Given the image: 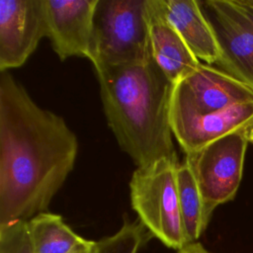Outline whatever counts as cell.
I'll return each instance as SVG.
<instances>
[{"label": "cell", "instance_id": "cell-1", "mask_svg": "<svg viewBox=\"0 0 253 253\" xmlns=\"http://www.w3.org/2000/svg\"><path fill=\"white\" fill-rule=\"evenodd\" d=\"M77 152V137L64 119L40 107L9 71H0V226L46 211Z\"/></svg>", "mask_w": 253, "mask_h": 253}, {"label": "cell", "instance_id": "cell-2", "mask_svg": "<svg viewBox=\"0 0 253 253\" xmlns=\"http://www.w3.org/2000/svg\"><path fill=\"white\" fill-rule=\"evenodd\" d=\"M106 120L120 147L143 167L178 162L170 123L174 83L155 60L95 69Z\"/></svg>", "mask_w": 253, "mask_h": 253}, {"label": "cell", "instance_id": "cell-3", "mask_svg": "<svg viewBox=\"0 0 253 253\" xmlns=\"http://www.w3.org/2000/svg\"><path fill=\"white\" fill-rule=\"evenodd\" d=\"M152 58L148 0H98L89 58L94 68Z\"/></svg>", "mask_w": 253, "mask_h": 253}, {"label": "cell", "instance_id": "cell-4", "mask_svg": "<svg viewBox=\"0 0 253 253\" xmlns=\"http://www.w3.org/2000/svg\"><path fill=\"white\" fill-rule=\"evenodd\" d=\"M178 162L159 159L136 167L129 182L132 210L148 233L170 249L179 251L185 236L177 190Z\"/></svg>", "mask_w": 253, "mask_h": 253}, {"label": "cell", "instance_id": "cell-5", "mask_svg": "<svg viewBox=\"0 0 253 253\" xmlns=\"http://www.w3.org/2000/svg\"><path fill=\"white\" fill-rule=\"evenodd\" d=\"M245 102H253L252 87L201 62L192 73L174 84L170 103L173 134L200 120Z\"/></svg>", "mask_w": 253, "mask_h": 253}, {"label": "cell", "instance_id": "cell-6", "mask_svg": "<svg viewBox=\"0 0 253 253\" xmlns=\"http://www.w3.org/2000/svg\"><path fill=\"white\" fill-rule=\"evenodd\" d=\"M247 144L243 127L185 154L184 162L194 175L210 219L217 206L235 197Z\"/></svg>", "mask_w": 253, "mask_h": 253}, {"label": "cell", "instance_id": "cell-7", "mask_svg": "<svg viewBox=\"0 0 253 253\" xmlns=\"http://www.w3.org/2000/svg\"><path fill=\"white\" fill-rule=\"evenodd\" d=\"M215 35L218 69L253 88V0L201 1Z\"/></svg>", "mask_w": 253, "mask_h": 253}, {"label": "cell", "instance_id": "cell-8", "mask_svg": "<svg viewBox=\"0 0 253 253\" xmlns=\"http://www.w3.org/2000/svg\"><path fill=\"white\" fill-rule=\"evenodd\" d=\"M98 0H42L45 37L60 60L90 58Z\"/></svg>", "mask_w": 253, "mask_h": 253}, {"label": "cell", "instance_id": "cell-9", "mask_svg": "<svg viewBox=\"0 0 253 253\" xmlns=\"http://www.w3.org/2000/svg\"><path fill=\"white\" fill-rule=\"evenodd\" d=\"M43 37L42 0H0V71L22 66Z\"/></svg>", "mask_w": 253, "mask_h": 253}, {"label": "cell", "instance_id": "cell-10", "mask_svg": "<svg viewBox=\"0 0 253 253\" xmlns=\"http://www.w3.org/2000/svg\"><path fill=\"white\" fill-rule=\"evenodd\" d=\"M148 22L153 59L175 84L192 73L201 61L169 22L163 0H148Z\"/></svg>", "mask_w": 253, "mask_h": 253}, {"label": "cell", "instance_id": "cell-11", "mask_svg": "<svg viewBox=\"0 0 253 253\" xmlns=\"http://www.w3.org/2000/svg\"><path fill=\"white\" fill-rule=\"evenodd\" d=\"M166 16L191 52L206 64H216L220 49L201 1L163 0Z\"/></svg>", "mask_w": 253, "mask_h": 253}, {"label": "cell", "instance_id": "cell-12", "mask_svg": "<svg viewBox=\"0 0 253 253\" xmlns=\"http://www.w3.org/2000/svg\"><path fill=\"white\" fill-rule=\"evenodd\" d=\"M34 253H83L96 245L68 226L61 215L43 211L28 220Z\"/></svg>", "mask_w": 253, "mask_h": 253}, {"label": "cell", "instance_id": "cell-13", "mask_svg": "<svg viewBox=\"0 0 253 253\" xmlns=\"http://www.w3.org/2000/svg\"><path fill=\"white\" fill-rule=\"evenodd\" d=\"M176 176L180 213L189 244L199 240L211 219L206 214L202 195L194 175L185 162L178 164Z\"/></svg>", "mask_w": 253, "mask_h": 253}, {"label": "cell", "instance_id": "cell-14", "mask_svg": "<svg viewBox=\"0 0 253 253\" xmlns=\"http://www.w3.org/2000/svg\"><path fill=\"white\" fill-rule=\"evenodd\" d=\"M149 235L138 218L129 220L125 217L117 232L97 241L95 253H138Z\"/></svg>", "mask_w": 253, "mask_h": 253}, {"label": "cell", "instance_id": "cell-15", "mask_svg": "<svg viewBox=\"0 0 253 253\" xmlns=\"http://www.w3.org/2000/svg\"><path fill=\"white\" fill-rule=\"evenodd\" d=\"M0 253H34L28 220L0 226Z\"/></svg>", "mask_w": 253, "mask_h": 253}, {"label": "cell", "instance_id": "cell-16", "mask_svg": "<svg viewBox=\"0 0 253 253\" xmlns=\"http://www.w3.org/2000/svg\"><path fill=\"white\" fill-rule=\"evenodd\" d=\"M177 253H212V252L208 250L202 243L197 241V242H192L185 245L182 249L177 251Z\"/></svg>", "mask_w": 253, "mask_h": 253}, {"label": "cell", "instance_id": "cell-17", "mask_svg": "<svg viewBox=\"0 0 253 253\" xmlns=\"http://www.w3.org/2000/svg\"><path fill=\"white\" fill-rule=\"evenodd\" d=\"M244 133L248 143L253 144V122L244 127Z\"/></svg>", "mask_w": 253, "mask_h": 253}, {"label": "cell", "instance_id": "cell-18", "mask_svg": "<svg viewBox=\"0 0 253 253\" xmlns=\"http://www.w3.org/2000/svg\"><path fill=\"white\" fill-rule=\"evenodd\" d=\"M96 248H97V241H96V245L93 248H91V249H89V250H87V251H85L83 253H95L96 252Z\"/></svg>", "mask_w": 253, "mask_h": 253}]
</instances>
